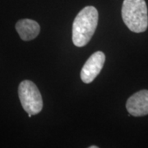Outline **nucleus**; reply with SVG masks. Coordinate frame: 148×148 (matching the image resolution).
<instances>
[{
	"label": "nucleus",
	"instance_id": "f03ea898",
	"mask_svg": "<svg viewBox=\"0 0 148 148\" xmlns=\"http://www.w3.org/2000/svg\"><path fill=\"white\" fill-rule=\"evenodd\" d=\"M122 18L131 32H145L148 27L147 7L145 0H123Z\"/></svg>",
	"mask_w": 148,
	"mask_h": 148
},
{
	"label": "nucleus",
	"instance_id": "423d86ee",
	"mask_svg": "<svg viewBox=\"0 0 148 148\" xmlns=\"http://www.w3.org/2000/svg\"><path fill=\"white\" fill-rule=\"evenodd\" d=\"M16 30L24 41H30L36 38L40 32L38 22L31 19H21L16 22Z\"/></svg>",
	"mask_w": 148,
	"mask_h": 148
},
{
	"label": "nucleus",
	"instance_id": "39448f33",
	"mask_svg": "<svg viewBox=\"0 0 148 148\" xmlns=\"http://www.w3.org/2000/svg\"><path fill=\"white\" fill-rule=\"evenodd\" d=\"M127 112L135 117L148 114V90H142L133 94L126 103Z\"/></svg>",
	"mask_w": 148,
	"mask_h": 148
},
{
	"label": "nucleus",
	"instance_id": "f257e3e1",
	"mask_svg": "<svg viewBox=\"0 0 148 148\" xmlns=\"http://www.w3.org/2000/svg\"><path fill=\"white\" fill-rule=\"evenodd\" d=\"M98 11L86 6L75 17L73 24V42L77 47L86 45L92 38L98 24Z\"/></svg>",
	"mask_w": 148,
	"mask_h": 148
},
{
	"label": "nucleus",
	"instance_id": "20e7f679",
	"mask_svg": "<svg viewBox=\"0 0 148 148\" xmlns=\"http://www.w3.org/2000/svg\"><path fill=\"white\" fill-rule=\"evenodd\" d=\"M106 61V55L101 51L91 54L86 60L81 71V79L84 83L92 82L103 69Z\"/></svg>",
	"mask_w": 148,
	"mask_h": 148
},
{
	"label": "nucleus",
	"instance_id": "0eeeda50",
	"mask_svg": "<svg viewBox=\"0 0 148 148\" xmlns=\"http://www.w3.org/2000/svg\"><path fill=\"white\" fill-rule=\"evenodd\" d=\"M90 148H97L98 147L97 146H90V147H89Z\"/></svg>",
	"mask_w": 148,
	"mask_h": 148
},
{
	"label": "nucleus",
	"instance_id": "7ed1b4c3",
	"mask_svg": "<svg viewBox=\"0 0 148 148\" xmlns=\"http://www.w3.org/2000/svg\"><path fill=\"white\" fill-rule=\"evenodd\" d=\"M18 95L21 106L27 114L36 115L42 110V96L33 82L22 81L18 86Z\"/></svg>",
	"mask_w": 148,
	"mask_h": 148
}]
</instances>
